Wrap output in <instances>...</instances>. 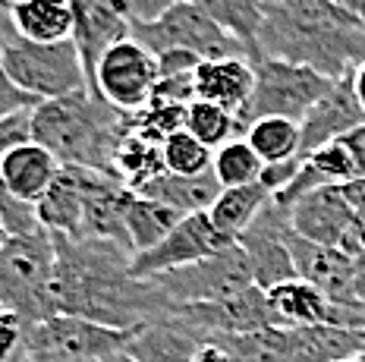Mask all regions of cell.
<instances>
[{
	"mask_svg": "<svg viewBox=\"0 0 365 362\" xmlns=\"http://www.w3.org/2000/svg\"><path fill=\"white\" fill-rule=\"evenodd\" d=\"M13 29L22 41H70L76 32V4L73 0H19L13 10Z\"/></svg>",
	"mask_w": 365,
	"mask_h": 362,
	"instance_id": "21",
	"label": "cell"
},
{
	"mask_svg": "<svg viewBox=\"0 0 365 362\" xmlns=\"http://www.w3.org/2000/svg\"><path fill=\"white\" fill-rule=\"evenodd\" d=\"M161 148L164 167L170 173H180V177H202V173H211V167H215V148H208L186 130L173 133Z\"/></svg>",
	"mask_w": 365,
	"mask_h": 362,
	"instance_id": "30",
	"label": "cell"
},
{
	"mask_svg": "<svg viewBox=\"0 0 365 362\" xmlns=\"http://www.w3.org/2000/svg\"><path fill=\"white\" fill-rule=\"evenodd\" d=\"M362 268H365V259H362V262H359V271H362Z\"/></svg>",
	"mask_w": 365,
	"mask_h": 362,
	"instance_id": "48",
	"label": "cell"
},
{
	"mask_svg": "<svg viewBox=\"0 0 365 362\" xmlns=\"http://www.w3.org/2000/svg\"><path fill=\"white\" fill-rule=\"evenodd\" d=\"M299 164H302V157H293V161H280V164H264V170H262V183L268 186L271 192H280L287 183L299 173Z\"/></svg>",
	"mask_w": 365,
	"mask_h": 362,
	"instance_id": "36",
	"label": "cell"
},
{
	"mask_svg": "<svg viewBox=\"0 0 365 362\" xmlns=\"http://www.w3.org/2000/svg\"><path fill=\"white\" fill-rule=\"evenodd\" d=\"M268 296L287 328H299V324H334V328L365 331L362 309L334 303L328 293L318 290L315 284L302 281V277L274 286V290H268Z\"/></svg>",
	"mask_w": 365,
	"mask_h": 362,
	"instance_id": "15",
	"label": "cell"
},
{
	"mask_svg": "<svg viewBox=\"0 0 365 362\" xmlns=\"http://www.w3.org/2000/svg\"><path fill=\"white\" fill-rule=\"evenodd\" d=\"M173 4H177V0H126V10H129V19L133 22H151L161 16L164 10H170Z\"/></svg>",
	"mask_w": 365,
	"mask_h": 362,
	"instance_id": "37",
	"label": "cell"
},
{
	"mask_svg": "<svg viewBox=\"0 0 365 362\" xmlns=\"http://www.w3.org/2000/svg\"><path fill=\"white\" fill-rule=\"evenodd\" d=\"M353 88H356V98H359L362 110H365V60L353 66Z\"/></svg>",
	"mask_w": 365,
	"mask_h": 362,
	"instance_id": "42",
	"label": "cell"
},
{
	"mask_svg": "<svg viewBox=\"0 0 365 362\" xmlns=\"http://www.w3.org/2000/svg\"><path fill=\"white\" fill-rule=\"evenodd\" d=\"M54 237V233H51ZM54 306L117 331H135L177 312L155 281L133 274V252L110 239L54 237Z\"/></svg>",
	"mask_w": 365,
	"mask_h": 362,
	"instance_id": "1",
	"label": "cell"
},
{
	"mask_svg": "<svg viewBox=\"0 0 365 362\" xmlns=\"http://www.w3.org/2000/svg\"><path fill=\"white\" fill-rule=\"evenodd\" d=\"M158 66H161V76H182V73L199 70L202 57L189 54V51H167V54H158Z\"/></svg>",
	"mask_w": 365,
	"mask_h": 362,
	"instance_id": "35",
	"label": "cell"
},
{
	"mask_svg": "<svg viewBox=\"0 0 365 362\" xmlns=\"http://www.w3.org/2000/svg\"><path fill=\"white\" fill-rule=\"evenodd\" d=\"M365 123V110L356 98L353 88V73L334 79L328 95L302 117V152L299 157L312 155L315 148L328 145L334 139H344L346 133H353L356 126Z\"/></svg>",
	"mask_w": 365,
	"mask_h": 362,
	"instance_id": "16",
	"label": "cell"
},
{
	"mask_svg": "<svg viewBox=\"0 0 365 362\" xmlns=\"http://www.w3.org/2000/svg\"><path fill=\"white\" fill-rule=\"evenodd\" d=\"M186 133H192L199 142H205L208 148H217L227 145L230 139L240 135V126H237V114H230L227 108H220L215 101H192L186 110Z\"/></svg>",
	"mask_w": 365,
	"mask_h": 362,
	"instance_id": "29",
	"label": "cell"
},
{
	"mask_svg": "<svg viewBox=\"0 0 365 362\" xmlns=\"http://www.w3.org/2000/svg\"><path fill=\"white\" fill-rule=\"evenodd\" d=\"M258 48L340 79L365 60V19L337 0H268Z\"/></svg>",
	"mask_w": 365,
	"mask_h": 362,
	"instance_id": "2",
	"label": "cell"
},
{
	"mask_svg": "<svg viewBox=\"0 0 365 362\" xmlns=\"http://www.w3.org/2000/svg\"><path fill=\"white\" fill-rule=\"evenodd\" d=\"M344 142H346L349 152H353L356 164H359V177H362V173H365V123H362V126H356L353 133H346V135H344Z\"/></svg>",
	"mask_w": 365,
	"mask_h": 362,
	"instance_id": "40",
	"label": "cell"
},
{
	"mask_svg": "<svg viewBox=\"0 0 365 362\" xmlns=\"http://www.w3.org/2000/svg\"><path fill=\"white\" fill-rule=\"evenodd\" d=\"M233 243H237V239L227 237L224 230H217L215 221L208 217V211H195V214L182 217L155 249L133 255V274L148 281V277H158V274H164V271L208 259V255H215Z\"/></svg>",
	"mask_w": 365,
	"mask_h": 362,
	"instance_id": "10",
	"label": "cell"
},
{
	"mask_svg": "<svg viewBox=\"0 0 365 362\" xmlns=\"http://www.w3.org/2000/svg\"><path fill=\"white\" fill-rule=\"evenodd\" d=\"M195 92L202 101H215L230 114H242L255 92V63L249 57L202 60L195 70Z\"/></svg>",
	"mask_w": 365,
	"mask_h": 362,
	"instance_id": "20",
	"label": "cell"
},
{
	"mask_svg": "<svg viewBox=\"0 0 365 362\" xmlns=\"http://www.w3.org/2000/svg\"><path fill=\"white\" fill-rule=\"evenodd\" d=\"M177 315H182L195 328L211 331V334H252V331L264 328H287L277 309L271 306L268 290H262V286H249L237 296L217 299V303L177 306Z\"/></svg>",
	"mask_w": 365,
	"mask_h": 362,
	"instance_id": "12",
	"label": "cell"
},
{
	"mask_svg": "<svg viewBox=\"0 0 365 362\" xmlns=\"http://www.w3.org/2000/svg\"><path fill=\"white\" fill-rule=\"evenodd\" d=\"M211 341V331L195 328L182 315L148 321L133 331L126 343V353L135 362H192L195 353Z\"/></svg>",
	"mask_w": 365,
	"mask_h": 362,
	"instance_id": "17",
	"label": "cell"
},
{
	"mask_svg": "<svg viewBox=\"0 0 365 362\" xmlns=\"http://www.w3.org/2000/svg\"><path fill=\"white\" fill-rule=\"evenodd\" d=\"M224 186L217 183L215 170L202 173V177H180V173H158L155 180H148L145 186H139L135 195H145V199L164 202V205L182 211V214H195V211H208L215 205V199L220 195Z\"/></svg>",
	"mask_w": 365,
	"mask_h": 362,
	"instance_id": "22",
	"label": "cell"
},
{
	"mask_svg": "<svg viewBox=\"0 0 365 362\" xmlns=\"http://www.w3.org/2000/svg\"><path fill=\"white\" fill-rule=\"evenodd\" d=\"M19 0H0V57H4L6 44L16 41V29H13V10Z\"/></svg>",
	"mask_w": 365,
	"mask_h": 362,
	"instance_id": "38",
	"label": "cell"
},
{
	"mask_svg": "<svg viewBox=\"0 0 365 362\" xmlns=\"http://www.w3.org/2000/svg\"><path fill=\"white\" fill-rule=\"evenodd\" d=\"M133 38L145 44L155 57L167 51H189L202 60L249 57L246 48L192 0H177L151 22H133Z\"/></svg>",
	"mask_w": 365,
	"mask_h": 362,
	"instance_id": "7",
	"label": "cell"
},
{
	"mask_svg": "<svg viewBox=\"0 0 365 362\" xmlns=\"http://www.w3.org/2000/svg\"><path fill=\"white\" fill-rule=\"evenodd\" d=\"M129 133L133 114H123L91 92H76L32 108V139L60 164H79L117 177L113 164Z\"/></svg>",
	"mask_w": 365,
	"mask_h": 362,
	"instance_id": "3",
	"label": "cell"
},
{
	"mask_svg": "<svg viewBox=\"0 0 365 362\" xmlns=\"http://www.w3.org/2000/svg\"><path fill=\"white\" fill-rule=\"evenodd\" d=\"M290 230H293L290 211L280 208L277 202L271 199L262 214L255 217L252 227L237 239V243L246 249L255 286H262V290H274V286L299 277L296 274L293 252H290V246H287V233Z\"/></svg>",
	"mask_w": 365,
	"mask_h": 362,
	"instance_id": "11",
	"label": "cell"
},
{
	"mask_svg": "<svg viewBox=\"0 0 365 362\" xmlns=\"http://www.w3.org/2000/svg\"><path fill=\"white\" fill-rule=\"evenodd\" d=\"M151 101L161 104H182L189 108L192 101H199V92H195V73H182V76H161L151 92Z\"/></svg>",
	"mask_w": 365,
	"mask_h": 362,
	"instance_id": "33",
	"label": "cell"
},
{
	"mask_svg": "<svg viewBox=\"0 0 365 362\" xmlns=\"http://www.w3.org/2000/svg\"><path fill=\"white\" fill-rule=\"evenodd\" d=\"M340 190H344L346 202L356 211H365V173H362V177H356V180H349V183H344Z\"/></svg>",
	"mask_w": 365,
	"mask_h": 362,
	"instance_id": "41",
	"label": "cell"
},
{
	"mask_svg": "<svg viewBox=\"0 0 365 362\" xmlns=\"http://www.w3.org/2000/svg\"><path fill=\"white\" fill-rule=\"evenodd\" d=\"M356 299L365 306V268L359 271V277H356Z\"/></svg>",
	"mask_w": 365,
	"mask_h": 362,
	"instance_id": "44",
	"label": "cell"
},
{
	"mask_svg": "<svg viewBox=\"0 0 365 362\" xmlns=\"http://www.w3.org/2000/svg\"><path fill=\"white\" fill-rule=\"evenodd\" d=\"M215 177L224 190H233V186H249L262 180L264 161L258 157V152L249 145L246 135H237L227 145H220L215 152Z\"/></svg>",
	"mask_w": 365,
	"mask_h": 362,
	"instance_id": "28",
	"label": "cell"
},
{
	"mask_svg": "<svg viewBox=\"0 0 365 362\" xmlns=\"http://www.w3.org/2000/svg\"><path fill=\"white\" fill-rule=\"evenodd\" d=\"M356 217H359V224L365 227V211H356Z\"/></svg>",
	"mask_w": 365,
	"mask_h": 362,
	"instance_id": "47",
	"label": "cell"
},
{
	"mask_svg": "<svg viewBox=\"0 0 365 362\" xmlns=\"http://www.w3.org/2000/svg\"><path fill=\"white\" fill-rule=\"evenodd\" d=\"M274 199V192L258 180L249 186H233V190H220L215 205L208 208V217L215 221L217 230H224L227 237L240 239L242 233L255 224V217L264 211V205Z\"/></svg>",
	"mask_w": 365,
	"mask_h": 362,
	"instance_id": "24",
	"label": "cell"
},
{
	"mask_svg": "<svg viewBox=\"0 0 365 362\" xmlns=\"http://www.w3.org/2000/svg\"><path fill=\"white\" fill-rule=\"evenodd\" d=\"M186 110L182 104H161V101H148L139 114H133V133L145 135V139L164 145L173 133L186 130Z\"/></svg>",
	"mask_w": 365,
	"mask_h": 362,
	"instance_id": "31",
	"label": "cell"
},
{
	"mask_svg": "<svg viewBox=\"0 0 365 362\" xmlns=\"http://www.w3.org/2000/svg\"><path fill=\"white\" fill-rule=\"evenodd\" d=\"M192 362H237V359H233V356H230V350H227V346L220 343L215 334H211V341L205 343L199 353H195V359H192Z\"/></svg>",
	"mask_w": 365,
	"mask_h": 362,
	"instance_id": "39",
	"label": "cell"
},
{
	"mask_svg": "<svg viewBox=\"0 0 365 362\" xmlns=\"http://www.w3.org/2000/svg\"><path fill=\"white\" fill-rule=\"evenodd\" d=\"M54 262L57 249L48 230L13 237L0 249V306L26 321L54 319Z\"/></svg>",
	"mask_w": 365,
	"mask_h": 362,
	"instance_id": "4",
	"label": "cell"
},
{
	"mask_svg": "<svg viewBox=\"0 0 365 362\" xmlns=\"http://www.w3.org/2000/svg\"><path fill=\"white\" fill-rule=\"evenodd\" d=\"M0 66L10 73L22 92H29L35 101H54L76 92H88V76L82 66L76 41H10L0 57Z\"/></svg>",
	"mask_w": 365,
	"mask_h": 362,
	"instance_id": "6",
	"label": "cell"
},
{
	"mask_svg": "<svg viewBox=\"0 0 365 362\" xmlns=\"http://www.w3.org/2000/svg\"><path fill=\"white\" fill-rule=\"evenodd\" d=\"M246 139L264 164L293 161L302 152V123L290 117H262L246 130Z\"/></svg>",
	"mask_w": 365,
	"mask_h": 362,
	"instance_id": "26",
	"label": "cell"
},
{
	"mask_svg": "<svg viewBox=\"0 0 365 362\" xmlns=\"http://www.w3.org/2000/svg\"><path fill=\"white\" fill-rule=\"evenodd\" d=\"M331 86L334 79L312 66L262 57L255 63V92L249 98L246 110L237 114L240 135H246L249 126L262 117H290L302 123V117L328 95Z\"/></svg>",
	"mask_w": 365,
	"mask_h": 362,
	"instance_id": "5",
	"label": "cell"
},
{
	"mask_svg": "<svg viewBox=\"0 0 365 362\" xmlns=\"http://www.w3.org/2000/svg\"><path fill=\"white\" fill-rule=\"evenodd\" d=\"M41 101H35L29 92H22L16 82L10 79V73L0 66V120L6 117H16V114H26V110L38 108Z\"/></svg>",
	"mask_w": 365,
	"mask_h": 362,
	"instance_id": "34",
	"label": "cell"
},
{
	"mask_svg": "<svg viewBox=\"0 0 365 362\" xmlns=\"http://www.w3.org/2000/svg\"><path fill=\"white\" fill-rule=\"evenodd\" d=\"M113 170H117V177L135 192L139 186H145L148 180H155L158 173L167 170L164 167V148L158 145V142L145 139V135L129 133L123 139V145H120V152H117Z\"/></svg>",
	"mask_w": 365,
	"mask_h": 362,
	"instance_id": "27",
	"label": "cell"
},
{
	"mask_svg": "<svg viewBox=\"0 0 365 362\" xmlns=\"http://www.w3.org/2000/svg\"><path fill=\"white\" fill-rule=\"evenodd\" d=\"M353 221H356V208L346 202L340 186H322V190L302 195L290 208L293 230L322 246H340V239L353 227Z\"/></svg>",
	"mask_w": 365,
	"mask_h": 362,
	"instance_id": "18",
	"label": "cell"
},
{
	"mask_svg": "<svg viewBox=\"0 0 365 362\" xmlns=\"http://www.w3.org/2000/svg\"><path fill=\"white\" fill-rule=\"evenodd\" d=\"M98 362H135V359L129 356L126 350H120V353H113V356H104V359H98Z\"/></svg>",
	"mask_w": 365,
	"mask_h": 362,
	"instance_id": "45",
	"label": "cell"
},
{
	"mask_svg": "<svg viewBox=\"0 0 365 362\" xmlns=\"http://www.w3.org/2000/svg\"><path fill=\"white\" fill-rule=\"evenodd\" d=\"M287 246L293 252L296 262V274L302 281L315 284L318 290H324L334 303L349 306V309H362L365 306L356 299V277H359V265L349 255H344L337 246H322L312 239L299 237L296 230L287 233Z\"/></svg>",
	"mask_w": 365,
	"mask_h": 362,
	"instance_id": "13",
	"label": "cell"
},
{
	"mask_svg": "<svg viewBox=\"0 0 365 362\" xmlns=\"http://www.w3.org/2000/svg\"><path fill=\"white\" fill-rule=\"evenodd\" d=\"M63 164L44 145H38L35 139L19 142L10 152L0 157V183L13 199L26 202V205H38L44 199V192L51 190V183L57 180V173Z\"/></svg>",
	"mask_w": 365,
	"mask_h": 362,
	"instance_id": "19",
	"label": "cell"
},
{
	"mask_svg": "<svg viewBox=\"0 0 365 362\" xmlns=\"http://www.w3.org/2000/svg\"><path fill=\"white\" fill-rule=\"evenodd\" d=\"M340 362H365V350L362 353H353V356H346V359H340Z\"/></svg>",
	"mask_w": 365,
	"mask_h": 362,
	"instance_id": "46",
	"label": "cell"
},
{
	"mask_svg": "<svg viewBox=\"0 0 365 362\" xmlns=\"http://www.w3.org/2000/svg\"><path fill=\"white\" fill-rule=\"evenodd\" d=\"M182 217H186L182 211L164 205V202H155V199H145V195L133 192V199H129V205H126V233H129L133 255L155 249L167 233L182 221Z\"/></svg>",
	"mask_w": 365,
	"mask_h": 362,
	"instance_id": "25",
	"label": "cell"
},
{
	"mask_svg": "<svg viewBox=\"0 0 365 362\" xmlns=\"http://www.w3.org/2000/svg\"><path fill=\"white\" fill-rule=\"evenodd\" d=\"M306 161L315 164L318 173L334 186H344V183H349V180L359 177V164H356V157L346 148L344 139H334V142H328V145L315 148L312 155H306Z\"/></svg>",
	"mask_w": 365,
	"mask_h": 362,
	"instance_id": "32",
	"label": "cell"
},
{
	"mask_svg": "<svg viewBox=\"0 0 365 362\" xmlns=\"http://www.w3.org/2000/svg\"><path fill=\"white\" fill-rule=\"evenodd\" d=\"M155 281L170 296L173 306H195V303H217V299L237 296V293L255 286L249 255L240 243L220 249V252L199 259L192 265H182L173 271H164Z\"/></svg>",
	"mask_w": 365,
	"mask_h": 362,
	"instance_id": "8",
	"label": "cell"
},
{
	"mask_svg": "<svg viewBox=\"0 0 365 362\" xmlns=\"http://www.w3.org/2000/svg\"><path fill=\"white\" fill-rule=\"evenodd\" d=\"M192 4L202 6L224 32H230L246 48L252 63H258L264 57L262 48H258V35H262L264 4L268 0H192Z\"/></svg>",
	"mask_w": 365,
	"mask_h": 362,
	"instance_id": "23",
	"label": "cell"
},
{
	"mask_svg": "<svg viewBox=\"0 0 365 362\" xmlns=\"http://www.w3.org/2000/svg\"><path fill=\"white\" fill-rule=\"evenodd\" d=\"M158 79H161L158 57L129 35L101 57L95 70V95H101L123 114H139L151 101Z\"/></svg>",
	"mask_w": 365,
	"mask_h": 362,
	"instance_id": "9",
	"label": "cell"
},
{
	"mask_svg": "<svg viewBox=\"0 0 365 362\" xmlns=\"http://www.w3.org/2000/svg\"><path fill=\"white\" fill-rule=\"evenodd\" d=\"M101 180V170L79 167V164H63L51 190L35 205L38 224L54 237H82V217H86V202L95 183Z\"/></svg>",
	"mask_w": 365,
	"mask_h": 362,
	"instance_id": "14",
	"label": "cell"
},
{
	"mask_svg": "<svg viewBox=\"0 0 365 362\" xmlns=\"http://www.w3.org/2000/svg\"><path fill=\"white\" fill-rule=\"evenodd\" d=\"M10 239H13V230H10V224L4 221V214H0V249L10 246Z\"/></svg>",
	"mask_w": 365,
	"mask_h": 362,
	"instance_id": "43",
	"label": "cell"
}]
</instances>
